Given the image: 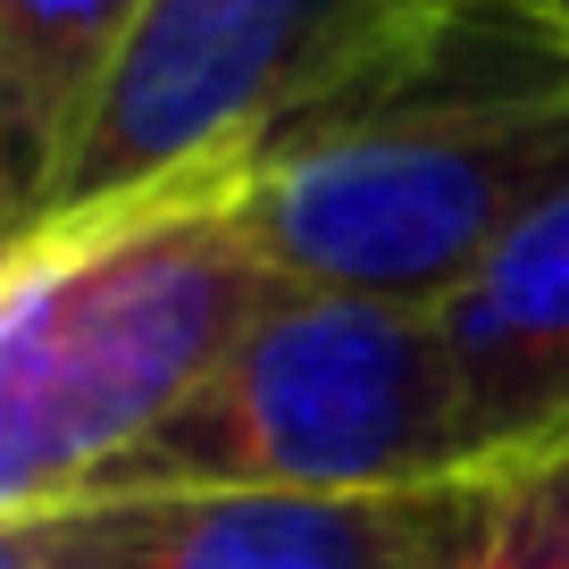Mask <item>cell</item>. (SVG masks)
Returning <instances> with one entry per match:
<instances>
[{
	"mask_svg": "<svg viewBox=\"0 0 569 569\" xmlns=\"http://www.w3.org/2000/svg\"><path fill=\"white\" fill-rule=\"evenodd\" d=\"M234 168L277 277L436 310L569 193V9L445 0Z\"/></svg>",
	"mask_w": 569,
	"mask_h": 569,
	"instance_id": "obj_1",
	"label": "cell"
},
{
	"mask_svg": "<svg viewBox=\"0 0 569 569\" xmlns=\"http://www.w3.org/2000/svg\"><path fill=\"white\" fill-rule=\"evenodd\" d=\"M277 293L243 168L51 210L0 243V528L84 495Z\"/></svg>",
	"mask_w": 569,
	"mask_h": 569,
	"instance_id": "obj_2",
	"label": "cell"
},
{
	"mask_svg": "<svg viewBox=\"0 0 569 569\" xmlns=\"http://www.w3.org/2000/svg\"><path fill=\"white\" fill-rule=\"evenodd\" d=\"M445 478L478 469L436 310L277 277L243 343L84 495H168V486L386 495Z\"/></svg>",
	"mask_w": 569,
	"mask_h": 569,
	"instance_id": "obj_3",
	"label": "cell"
},
{
	"mask_svg": "<svg viewBox=\"0 0 569 569\" xmlns=\"http://www.w3.org/2000/svg\"><path fill=\"white\" fill-rule=\"evenodd\" d=\"M436 9L445 0H142L134 34L59 168L51 210H84L184 168L243 160L268 126L360 76Z\"/></svg>",
	"mask_w": 569,
	"mask_h": 569,
	"instance_id": "obj_4",
	"label": "cell"
},
{
	"mask_svg": "<svg viewBox=\"0 0 569 569\" xmlns=\"http://www.w3.org/2000/svg\"><path fill=\"white\" fill-rule=\"evenodd\" d=\"M502 478L284 495V486H168L68 495L0 528L26 569H469L495 528Z\"/></svg>",
	"mask_w": 569,
	"mask_h": 569,
	"instance_id": "obj_5",
	"label": "cell"
},
{
	"mask_svg": "<svg viewBox=\"0 0 569 569\" xmlns=\"http://www.w3.org/2000/svg\"><path fill=\"white\" fill-rule=\"evenodd\" d=\"M461 436L478 478H536L569 452V193L519 218L445 302Z\"/></svg>",
	"mask_w": 569,
	"mask_h": 569,
	"instance_id": "obj_6",
	"label": "cell"
},
{
	"mask_svg": "<svg viewBox=\"0 0 569 569\" xmlns=\"http://www.w3.org/2000/svg\"><path fill=\"white\" fill-rule=\"evenodd\" d=\"M142 0H0V201L26 234L59 193L76 134L134 34Z\"/></svg>",
	"mask_w": 569,
	"mask_h": 569,
	"instance_id": "obj_7",
	"label": "cell"
},
{
	"mask_svg": "<svg viewBox=\"0 0 569 569\" xmlns=\"http://www.w3.org/2000/svg\"><path fill=\"white\" fill-rule=\"evenodd\" d=\"M469 569H569V519L552 511L528 478H502L495 528H486V545H478Z\"/></svg>",
	"mask_w": 569,
	"mask_h": 569,
	"instance_id": "obj_8",
	"label": "cell"
},
{
	"mask_svg": "<svg viewBox=\"0 0 569 569\" xmlns=\"http://www.w3.org/2000/svg\"><path fill=\"white\" fill-rule=\"evenodd\" d=\"M528 486H536V495H545V502H552V511H561V519H569V452H561V461H552V469H536V478H528Z\"/></svg>",
	"mask_w": 569,
	"mask_h": 569,
	"instance_id": "obj_9",
	"label": "cell"
},
{
	"mask_svg": "<svg viewBox=\"0 0 569 569\" xmlns=\"http://www.w3.org/2000/svg\"><path fill=\"white\" fill-rule=\"evenodd\" d=\"M0 569H26V561H18V552H0Z\"/></svg>",
	"mask_w": 569,
	"mask_h": 569,
	"instance_id": "obj_10",
	"label": "cell"
},
{
	"mask_svg": "<svg viewBox=\"0 0 569 569\" xmlns=\"http://www.w3.org/2000/svg\"><path fill=\"white\" fill-rule=\"evenodd\" d=\"M561 9H569V0H561Z\"/></svg>",
	"mask_w": 569,
	"mask_h": 569,
	"instance_id": "obj_11",
	"label": "cell"
}]
</instances>
